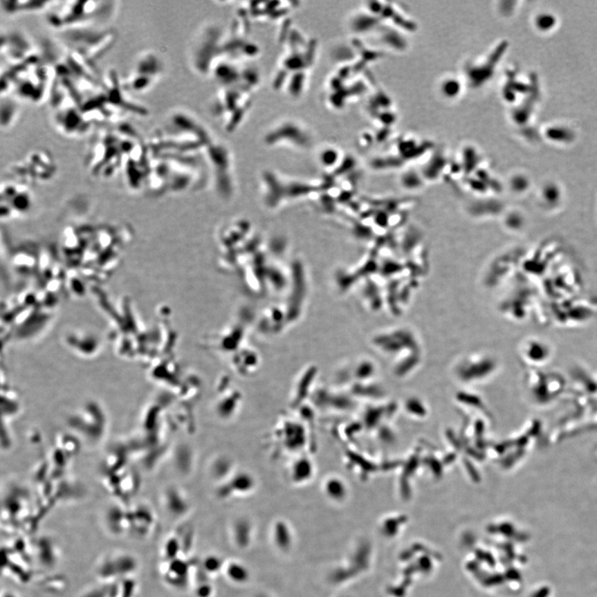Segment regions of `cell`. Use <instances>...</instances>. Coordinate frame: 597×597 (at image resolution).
<instances>
[{
	"label": "cell",
	"mask_w": 597,
	"mask_h": 597,
	"mask_svg": "<svg viewBox=\"0 0 597 597\" xmlns=\"http://www.w3.org/2000/svg\"><path fill=\"white\" fill-rule=\"evenodd\" d=\"M228 575L232 580L236 582H245L248 578V571L244 567L237 564H232L229 567Z\"/></svg>",
	"instance_id": "cell-12"
},
{
	"label": "cell",
	"mask_w": 597,
	"mask_h": 597,
	"mask_svg": "<svg viewBox=\"0 0 597 597\" xmlns=\"http://www.w3.org/2000/svg\"><path fill=\"white\" fill-rule=\"evenodd\" d=\"M58 32L62 44L69 52L89 65L105 54L114 44L116 37L114 29L106 26L77 27Z\"/></svg>",
	"instance_id": "cell-2"
},
{
	"label": "cell",
	"mask_w": 597,
	"mask_h": 597,
	"mask_svg": "<svg viewBox=\"0 0 597 597\" xmlns=\"http://www.w3.org/2000/svg\"><path fill=\"white\" fill-rule=\"evenodd\" d=\"M114 1H53L45 12L46 21L57 31L64 29L105 26L118 10Z\"/></svg>",
	"instance_id": "cell-1"
},
{
	"label": "cell",
	"mask_w": 597,
	"mask_h": 597,
	"mask_svg": "<svg viewBox=\"0 0 597 597\" xmlns=\"http://www.w3.org/2000/svg\"><path fill=\"white\" fill-rule=\"evenodd\" d=\"M275 540L277 545L282 549H287L291 544V536L289 530L287 529L285 525L278 524L275 529Z\"/></svg>",
	"instance_id": "cell-11"
},
{
	"label": "cell",
	"mask_w": 597,
	"mask_h": 597,
	"mask_svg": "<svg viewBox=\"0 0 597 597\" xmlns=\"http://www.w3.org/2000/svg\"><path fill=\"white\" fill-rule=\"evenodd\" d=\"M20 113V107L18 102L8 97H2L1 100V127L3 129H10L18 120Z\"/></svg>",
	"instance_id": "cell-8"
},
{
	"label": "cell",
	"mask_w": 597,
	"mask_h": 597,
	"mask_svg": "<svg viewBox=\"0 0 597 597\" xmlns=\"http://www.w3.org/2000/svg\"><path fill=\"white\" fill-rule=\"evenodd\" d=\"M1 39L2 57L6 56L8 64L15 66L22 64L36 54L31 42L23 33L18 31L2 33Z\"/></svg>",
	"instance_id": "cell-5"
},
{
	"label": "cell",
	"mask_w": 597,
	"mask_h": 597,
	"mask_svg": "<svg viewBox=\"0 0 597 597\" xmlns=\"http://www.w3.org/2000/svg\"><path fill=\"white\" fill-rule=\"evenodd\" d=\"M139 567L137 559L127 552L106 554L100 559L95 574L103 583H114L122 580L133 578Z\"/></svg>",
	"instance_id": "cell-4"
},
{
	"label": "cell",
	"mask_w": 597,
	"mask_h": 597,
	"mask_svg": "<svg viewBox=\"0 0 597 597\" xmlns=\"http://www.w3.org/2000/svg\"><path fill=\"white\" fill-rule=\"evenodd\" d=\"M164 73L160 55L145 52L136 58L125 83V90L134 94H145L151 90Z\"/></svg>",
	"instance_id": "cell-3"
},
{
	"label": "cell",
	"mask_w": 597,
	"mask_h": 597,
	"mask_svg": "<svg viewBox=\"0 0 597 597\" xmlns=\"http://www.w3.org/2000/svg\"><path fill=\"white\" fill-rule=\"evenodd\" d=\"M2 597H22L21 596L18 592H16L12 590H3L2 591Z\"/></svg>",
	"instance_id": "cell-14"
},
{
	"label": "cell",
	"mask_w": 597,
	"mask_h": 597,
	"mask_svg": "<svg viewBox=\"0 0 597 597\" xmlns=\"http://www.w3.org/2000/svg\"><path fill=\"white\" fill-rule=\"evenodd\" d=\"M549 349L540 342H529L525 345L524 356L533 362H545L549 356Z\"/></svg>",
	"instance_id": "cell-9"
},
{
	"label": "cell",
	"mask_w": 597,
	"mask_h": 597,
	"mask_svg": "<svg viewBox=\"0 0 597 597\" xmlns=\"http://www.w3.org/2000/svg\"><path fill=\"white\" fill-rule=\"evenodd\" d=\"M127 513L128 533L137 538H146L153 533L154 519L151 512L142 509L140 512Z\"/></svg>",
	"instance_id": "cell-6"
},
{
	"label": "cell",
	"mask_w": 597,
	"mask_h": 597,
	"mask_svg": "<svg viewBox=\"0 0 597 597\" xmlns=\"http://www.w3.org/2000/svg\"><path fill=\"white\" fill-rule=\"evenodd\" d=\"M114 583H99V585L89 588L79 597H111Z\"/></svg>",
	"instance_id": "cell-10"
},
{
	"label": "cell",
	"mask_w": 597,
	"mask_h": 597,
	"mask_svg": "<svg viewBox=\"0 0 597 597\" xmlns=\"http://www.w3.org/2000/svg\"><path fill=\"white\" fill-rule=\"evenodd\" d=\"M53 1H1L2 8L8 15L28 14V12H45L51 7Z\"/></svg>",
	"instance_id": "cell-7"
},
{
	"label": "cell",
	"mask_w": 597,
	"mask_h": 597,
	"mask_svg": "<svg viewBox=\"0 0 597 597\" xmlns=\"http://www.w3.org/2000/svg\"><path fill=\"white\" fill-rule=\"evenodd\" d=\"M205 564L208 570L214 571L218 569L219 567H220V562L218 560V559L212 558L208 559V560H207V562H205Z\"/></svg>",
	"instance_id": "cell-13"
}]
</instances>
